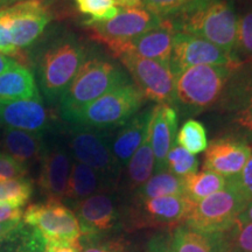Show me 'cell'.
Segmentation results:
<instances>
[{
  "instance_id": "cell-1",
  "label": "cell",
  "mask_w": 252,
  "mask_h": 252,
  "mask_svg": "<svg viewBox=\"0 0 252 252\" xmlns=\"http://www.w3.org/2000/svg\"><path fill=\"white\" fill-rule=\"evenodd\" d=\"M166 20L174 32L201 37L232 54L238 15L230 0H195Z\"/></svg>"
},
{
  "instance_id": "cell-2",
  "label": "cell",
  "mask_w": 252,
  "mask_h": 252,
  "mask_svg": "<svg viewBox=\"0 0 252 252\" xmlns=\"http://www.w3.org/2000/svg\"><path fill=\"white\" fill-rule=\"evenodd\" d=\"M236 68L228 65H194L175 80V105L185 115H198L216 108Z\"/></svg>"
},
{
  "instance_id": "cell-3",
  "label": "cell",
  "mask_w": 252,
  "mask_h": 252,
  "mask_svg": "<svg viewBox=\"0 0 252 252\" xmlns=\"http://www.w3.org/2000/svg\"><path fill=\"white\" fill-rule=\"evenodd\" d=\"M145 97L135 84L127 82L99 98L74 112L65 121L91 130H106L124 125L128 119L139 112L145 103Z\"/></svg>"
},
{
  "instance_id": "cell-4",
  "label": "cell",
  "mask_w": 252,
  "mask_h": 252,
  "mask_svg": "<svg viewBox=\"0 0 252 252\" xmlns=\"http://www.w3.org/2000/svg\"><path fill=\"white\" fill-rule=\"evenodd\" d=\"M86 48L74 36H62L41 52L37 62L40 86L50 102L61 98L86 61Z\"/></svg>"
},
{
  "instance_id": "cell-5",
  "label": "cell",
  "mask_w": 252,
  "mask_h": 252,
  "mask_svg": "<svg viewBox=\"0 0 252 252\" xmlns=\"http://www.w3.org/2000/svg\"><path fill=\"white\" fill-rule=\"evenodd\" d=\"M127 82L126 75L115 63L100 58L86 60L60 98L63 119Z\"/></svg>"
},
{
  "instance_id": "cell-6",
  "label": "cell",
  "mask_w": 252,
  "mask_h": 252,
  "mask_svg": "<svg viewBox=\"0 0 252 252\" xmlns=\"http://www.w3.org/2000/svg\"><path fill=\"white\" fill-rule=\"evenodd\" d=\"M217 106L229 134L252 143V62L232 71Z\"/></svg>"
},
{
  "instance_id": "cell-7",
  "label": "cell",
  "mask_w": 252,
  "mask_h": 252,
  "mask_svg": "<svg viewBox=\"0 0 252 252\" xmlns=\"http://www.w3.org/2000/svg\"><path fill=\"white\" fill-rule=\"evenodd\" d=\"M248 201L228 185L198 202H193L184 224L208 234L226 232L234 226Z\"/></svg>"
},
{
  "instance_id": "cell-8",
  "label": "cell",
  "mask_w": 252,
  "mask_h": 252,
  "mask_svg": "<svg viewBox=\"0 0 252 252\" xmlns=\"http://www.w3.org/2000/svg\"><path fill=\"white\" fill-rule=\"evenodd\" d=\"M24 223L42 236L46 243L76 244L82 237L80 222L76 215L61 201L34 203L25 210Z\"/></svg>"
},
{
  "instance_id": "cell-9",
  "label": "cell",
  "mask_w": 252,
  "mask_h": 252,
  "mask_svg": "<svg viewBox=\"0 0 252 252\" xmlns=\"http://www.w3.org/2000/svg\"><path fill=\"white\" fill-rule=\"evenodd\" d=\"M133 77L135 87L145 98L158 104L175 105V75L168 63L140 58L134 54L118 56Z\"/></svg>"
},
{
  "instance_id": "cell-10",
  "label": "cell",
  "mask_w": 252,
  "mask_h": 252,
  "mask_svg": "<svg viewBox=\"0 0 252 252\" xmlns=\"http://www.w3.org/2000/svg\"><path fill=\"white\" fill-rule=\"evenodd\" d=\"M52 20L43 0H23L0 8V23L7 28L14 46L23 50L33 45Z\"/></svg>"
},
{
  "instance_id": "cell-11",
  "label": "cell",
  "mask_w": 252,
  "mask_h": 252,
  "mask_svg": "<svg viewBox=\"0 0 252 252\" xmlns=\"http://www.w3.org/2000/svg\"><path fill=\"white\" fill-rule=\"evenodd\" d=\"M162 19L151 13L140 5L121 7L119 13L105 23L86 24L94 41L103 43L108 48L126 42L151 30L159 27Z\"/></svg>"
},
{
  "instance_id": "cell-12",
  "label": "cell",
  "mask_w": 252,
  "mask_h": 252,
  "mask_svg": "<svg viewBox=\"0 0 252 252\" xmlns=\"http://www.w3.org/2000/svg\"><path fill=\"white\" fill-rule=\"evenodd\" d=\"M193 202L185 195L134 201L130 214L132 228H176L185 223Z\"/></svg>"
},
{
  "instance_id": "cell-13",
  "label": "cell",
  "mask_w": 252,
  "mask_h": 252,
  "mask_svg": "<svg viewBox=\"0 0 252 252\" xmlns=\"http://www.w3.org/2000/svg\"><path fill=\"white\" fill-rule=\"evenodd\" d=\"M168 64L175 77L185 69L194 65L239 67L231 55L209 41L178 32H174L173 36V49Z\"/></svg>"
},
{
  "instance_id": "cell-14",
  "label": "cell",
  "mask_w": 252,
  "mask_h": 252,
  "mask_svg": "<svg viewBox=\"0 0 252 252\" xmlns=\"http://www.w3.org/2000/svg\"><path fill=\"white\" fill-rule=\"evenodd\" d=\"M69 149L76 161L91 167L103 176L113 178L121 169L103 131L77 127L70 134Z\"/></svg>"
},
{
  "instance_id": "cell-15",
  "label": "cell",
  "mask_w": 252,
  "mask_h": 252,
  "mask_svg": "<svg viewBox=\"0 0 252 252\" xmlns=\"http://www.w3.org/2000/svg\"><path fill=\"white\" fill-rule=\"evenodd\" d=\"M75 212L84 238H98L100 235L108 234L119 220L115 197L105 191L77 201Z\"/></svg>"
},
{
  "instance_id": "cell-16",
  "label": "cell",
  "mask_w": 252,
  "mask_h": 252,
  "mask_svg": "<svg viewBox=\"0 0 252 252\" xmlns=\"http://www.w3.org/2000/svg\"><path fill=\"white\" fill-rule=\"evenodd\" d=\"M251 154L248 141L235 135L216 138L208 144L204 151L203 169L230 179L238 175Z\"/></svg>"
},
{
  "instance_id": "cell-17",
  "label": "cell",
  "mask_w": 252,
  "mask_h": 252,
  "mask_svg": "<svg viewBox=\"0 0 252 252\" xmlns=\"http://www.w3.org/2000/svg\"><path fill=\"white\" fill-rule=\"evenodd\" d=\"M37 185L48 201H61L65 195L71 172V156L62 145L55 144L43 151Z\"/></svg>"
},
{
  "instance_id": "cell-18",
  "label": "cell",
  "mask_w": 252,
  "mask_h": 252,
  "mask_svg": "<svg viewBox=\"0 0 252 252\" xmlns=\"http://www.w3.org/2000/svg\"><path fill=\"white\" fill-rule=\"evenodd\" d=\"M173 36H174V31L171 24L166 19H162V23L159 27L146 32L139 36H135L126 42L110 47L109 50L117 58L122 54L130 53L144 59L169 63L173 49Z\"/></svg>"
},
{
  "instance_id": "cell-19",
  "label": "cell",
  "mask_w": 252,
  "mask_h": 252,
  "mask_svg": "<svg viewBox=\"0 0 252 252\" xmlns=\"http://www.w3.org/2000/svg\"><path fill=\"white\" fill-rule=\"evenodd\" d=\"M178 126L179 116L175 108L167 104H158L152 109L150 135L156 159V173L166 171V158L175 145Z\"/></svg>"
},
{
  "instance_id": "cell-20",
  "label": "cell",
  "mask_w": 252,
  "mask_h": 252,
  "mask_svg": "<svg viewBox=\"0 0 252 252\" xmlns=\"http://www.w3.org/2000/svg\"><path fill=\"white\" fill-rule=\"evenodd\" d=\"M2 125L7 128L42 133L50 124V116L42 99H19L0 103Z\"/></svg>"
},
{
  "instance_id": "cell-21",
  "label": "cell",
  "mask_w": 252,
  "mask_h": 252,
  "mask_svg": "<svg viewBox=\"0 0 252 252\" xmlns=\"http://www.w3.org/2000/svg\"><path fill=\"white\" fill-rule=\"evenodd\" d=\"M152 109L153 108H150L135 113L133 117L128 119L124 125H122L123 127L116 134L115 140L111 145V150L121 168L127 165L132 156L140 146L145 134L149 130Z\"/></svg>"
},
{
  "instance_id": "cell-22",
  "label": "cell",
  "mask_w": 252,
  "mask_h": 252,
  "mask_svg": "<svg viewBox=\"0 0 252 252\" xmlns=\"http://www.w3.org/2000/svg\"><path fill=\"white\" fill-rule=\"evenodd\" d=\"M172 252H228L226 232L208 234L181 224L171 237Z\"/></svg>"
},
{
  "instance_id": "cell-23",
  "label": "cell",
  "mask_w": 252,
  "mask_h": 252,
  "mask_svg": "<svg viewBox=\"0 0 252 252\" xmlns=\"http://www.w3.org/2000/svg\"><path fill=\"white\" fill-rule=\"evenodd\" d=\"M0 146L5 153L26 167L40 160L45 151L42 133H32L7 127L1 135Z\"/></svg>"
},
{
  "instance_id": "cell-24",
  "label": "cell",
  "mask_w": 252,
  "mask_h": 252,
  "mask_svg": "<svg viewBox=\"0 0 252 252\" xmlns=\"http://www.w3.org/2000/svg\"><path fill=\"white\" fill-rule=\"evenodd\" d=\"M40 98L35 77L31 70L18 64L0 75V103Z\"/></svg>"
},
{
  "instance_id": "cell-25",
  "label": "cell",
  "mask_w": 252,
  "mask_h": 252,
  "mask_svg": "<svg viewBox=\"0 0 252 252\" xmlns=\"http://www.w3.org/2000/svg\"><path fill=\"white\" fill-rule=\"evenodd\" d=\"M104 176L91 167L78 161L72 162L70 176L64 197L74 201H81L99 193L104 188Z\"/></svg>"
},
{
  "instance_id": "cell-26",
  "label": "cell",
  "mask_w": 252,
  "mask_h": 252,
  "mask_svg": "<svg viewBox=\"0 0 252 252\" xmlns=\"http://www.w3.org/2000/svg\"><path fill=\"white\" fill-rule=\"evenodd\" d=\"M126 167H127L126 181H127V187L131 190H137L152 176L156 168V159L151 145L150 126L140 146L132 156Z\"/></svg>"
},
{
  "instance_id": "cell-27",
  "label": "cell",
  "mask_w": 252,
  "mask_h": 252,
  "mask_svg": "<svg viewBox=\"0 0 252 252\" xmlns=\"http://www.w3.org/2000/svg\"><path fill=\"white\" fill-rule=\"evenodd\" d=\"M185 195L184 178H179L171 172L156 173L135 190L134 201H144L160 196Z\"/></svg>"
},
{
  "instance_id": "cell-28",
  "label": "cell",
  "mask_w": 252,
  "mask_h": 252,
  "mask_svg": "<svg viewBox=\"0 0 252 252\" xmlns=\"http://www.w3.org/2000/svg\"><path fill=\"white\" fill-rule=\"evenodd\" d=\"M225 186V178L206 169L184 178L185 196L188 197L191 202H198L224 189Z\"/></svg>"
},
{
  "instance_id": "cell-29",
  "label": "cell",
  "mask_w": 252,
  "mask_h": 252,
  "mask_svg": "<svg viewBox=\"0 0 252 252\" xmlns=\"http://www.w3.org/2000/svg\"><path fill=\"white\" fill-rule=\"evenodd\" d=\"M175 144L194 156L204 152L208 146L206 127L196 119H188L176 133Z\"/></svg>"
},
{
  "instance_id": "cell-30",
  "label": "cell",
  "mask_w": 252,
  "mask_h": 252,
  "mask_svg": "<svg viewBox=\"0 0 252 252\" xmlns=\"http://www.w3.org/2000/svg\"><path fill=\"white\" fill-rule=\"evenodd\" d=\"M34 191V184L27 176L0 180V202L21 208L28 202Z\"/></svg>"
},
{
  "instance_id": "cell-31",
  "label": "cell",
  "mask_w": 252,
  "mask_h": 252,
  "mask_svg": "<svg viewBox=\"0 0 252 252\" xmlns=\"http://www.w3.org/2000/svg\"><path fill=\"white\" fill-rule=\"evenodd\" d=\"M231 56L237 65L252 62V9L238 17L237 37Z\"/></svg>"
},
{
  "instance_id": "cell-32",
  "label": "cell",
  "mask_w": 252,
  "mask_h": 252,
  "mask_svg": "<svg viewBox=\"0 0 252 252\" xmlns=\"http://www.w3.org/2000/svg\"><path fill=\"white\" fill-rule=\"evenodd\" d=\"M75 4L82 14L90 18L86 24L105 23L121 11L115 0H75Z\"/></svg>"
},
{
  "instance_id": "cell-33",
  "label": "cell",
  "mask_w": 252,
  "mask_h": 252,
  "mask_svg": "<svg viewBox=\"0 0 252 252\" xmlns=\"http://www.w3.org/2000/svg\"><path fill=\"white\" fill-rule=\"evenodd\" d=\"M197 169V158L176 144L167 154L166 171L171 172L172 174L179 178H185V176L196 173Z\"/></svg>"
},
{
  "instance_id": "cell-34",
  "label": "cell",
  "mask_w": 252,
  "mask_h": 252,
  "mask_svg": "<svg viewBox=\"0 0 252 252\" xmlns=\"http://www.w3.org/2000/svg\"><path fill=\"white\" fill-rule=\"evenodd\" d=\"M228 252H252V223L236 220L226 231Z\"/></svg>"
},
{
  "instance_id": "cell-35",
  "label": "cell",
  "mask_w": 252,
  "mask_h": 252,
  "mask_svg": "<svg viewBox=\"0 0 252 252\" xmlns=\"http://www.w3.org/2000/svg\"><path fill=\"white\" fill-rule=\"evenodd\" d=\"M195 0H141L140 6L160 19L171 18Z\"/></svg>"
},
{
  "instance_id": "cell-36",
  "label": "cell",
  "mask_w": 252,
  "mask_h": 252,
  "mask_svg": "<svg viewBox=\"0 0 252 252\" xmlns=\"http://www.w3.org/2000/svg\"><path fill=\"white\" fill-rule=\"evenodd\" d=\"M226 182L235 188L248 202L252 201V149L250 157L241 173L234 178L226 179Z\"/></svg>"
},
{
  "instance_id": "cell-37",
  "label": "cell",
  "mask_w": 252,
  "mask_h": 252,
  "mask_svg": "<svg viewBox=\"0 0 252 252\" xmlns=\"http://www.w3.org/2000/svg\"><path fill=\"white\" fill-rule=\"evenodd\" d=\"M28 173V168L20 163L7 153L0 152V180L25 178Z\"/></svg>"
},
{
  "instance_id": "cell-38",
  "label": "cell",
  "mask_w": 252,
  "mask_h": 252,
  "mask_svg": "<svg viewBox=\"0 0 252 252\" xmlns=\"http://www.w3.org/2000/svg\"><path fill=\"white\" fill-rule=\"evenodd\" d=\"M86 239L89 243L86 247L80 243V252H130L127 245L121 239H111V241H96L94 238Z\"/></svg>"
},
{
  "instance_id": "cell-39",
  "label": "cell",
  "mask_w": 252,
  "mask_h": 252,
  "mask_svg": "<svg viewBox=\"0 0 252 252\" xmlns=\"http://www.w3.org/2000/svg\"><path fill=\"white\" fill-rule=\"evenodd\" d=\"M0 52L4 53V54L11 56V58H23V54L20 52V49H18L14 46L13 40H12L11 34L7 28L4 25L0 23Z\"/></svg>"
},
{
  "instance_id": "cell-40",
  "label": "cell",
  "mask_w": 252,
  "mask_h": 252,
  "mask_svg": "<svg viewBox=\"0 0 252 252\" xmlns=\"http://www.w3.org/2000/svg\"><path fill=\"white\" fill-rule=\"evenodd\" d=\"M24 216L21 208L0 202V222H18Z\"/></svg>"
},
{
  "instance_id": "cell-41",
  "label": "cell",
  "mask_w": 252,
  "mask_h": 252,
  "mask_svg": "<svg viewBox=\"0 0 252 252\" xmlns=\"http://www.w3.org/2000/svg\"><path fill=\"white\" fill-rule=\"evenodd\" d=\"M147 252H172L171 237L165 235H156L149 241Z\"/></svg>"
},
{
  "instance_id": "cell-42",
  "label": "cell",
  "mask_w": 252,
  "mask_h": 252,
  "mask_svg": "<svg viewBox=\"0 0 252 252\" xmlns=\"http://www.w3.org/2000/svg\"><path fill=\"white\" fill-rule=\"evenodd\" d=\"M80 251H81L80 242L76 244L48 242V243H46V247H45V252H80Z\"/></svg>"
},
{
  "instance_id": "cell-43",
  "label": "cell",
  "mask_w": 252,
  "mask_h": 252,
  "mask_svg": "<svg viewBox=\"0 0 252 252\" xmlns=\"http://www.w3.org/2000/svg\"><path fill=\"white\" fill-rule=\"evenodd\" d=\"M21 224H23L21 220H18V222H0V242L4 241Z\"/></svg>"
},
{
  "instance_id": "cell-44",
  "label": "cell",
  "mask_w": 252,
  "mask_h": 252,
  "mask_svg": "<svg viewBox=\"0 0 252 252\" xmlns=\"http://www.w3.org/2000/svg\"><path fill=\"white\" fill-rule=\"evenodd\" d=\"M17 64H18L17 60L0 52V75H1L2 72H5L6 70H8V69L13 68L14 65Z\"/></svg>"
},
{
  "instance_id": "cell-45",
  "label": "cell",
  "mask_w": 252,
  "mask_h": 252,
  "mask_svg": "<svg viewBox=\"0 0 252 252\" xmlns=\"http://www.w3.org/2000/svg\"><path fill=\"white\" fill-rule=\"evenodd\" d=\"M237 220H241V222L252 223V201L248 202V204L243 209V212L239 214Z\"/></svg>"
},
{
  "instance_id": "cell-46",
  "label": "cell",
  "mask_w": 252,
  "mask_h": 252,
  "mask_svg": "<svg viewBox=\"0 0 252 252\" xmlns=\"http://www.w3.org/2000/svg\"><path fill=\"white\" fill-rule=\"evenodd\" d=\"M118 5L124 6V7H130V6H137L140 4L141 0H115Z\"/></svg>"
},
{
  "instance_id": "cell-47",
  "label": "cell",
  "mask_w": 252,
  "mask_h": 252,
  "mask_svg": "<svg viewBox=\"0 0 252 252\" xmlns=\"http://www.w3.org/2000/svg\"><path fill=\"white\" fill-rule=\"evenodd\" d=\"M19 1H23V0H0V6H6L7 7V6H11Z\"/></svg>"
},
{
  "instance_id": "cell-48",
  "label": "cell",
  "mask_w": 252,
  "mask_h": 252,
  "mask_svg": "<svg viewBox=\"0 0 252 252\" xmlns=\"http://www.w3.org/2000/svg\"><path fill=\"white\" fill-rule=\"evenodd\" d=\"M1 126H2V122H1V115H0V131H1ZM0 140H1V135H0Z\"/></svg>"
}]
</instances>
